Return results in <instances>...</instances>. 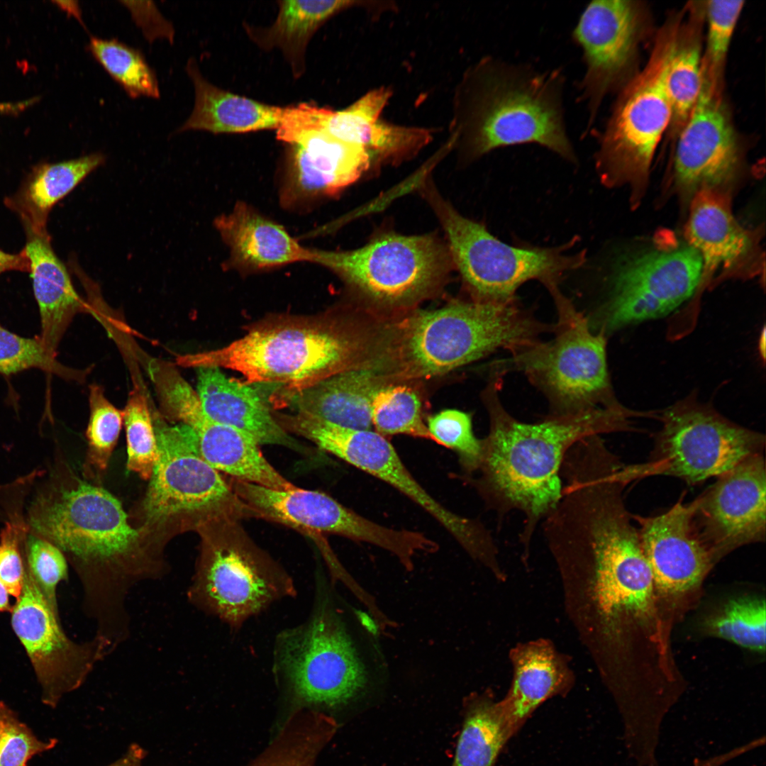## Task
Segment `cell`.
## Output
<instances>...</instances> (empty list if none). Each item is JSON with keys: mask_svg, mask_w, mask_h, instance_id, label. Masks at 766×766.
Returning <instances> with one entry per match:
<instances>
[{"mask_svg": "<svg viewBox=\"0 0 766 766\" xmlns=\"http://www.w3.org/2000/svg\"><path fill=\"white\" fill-rule=\"evenodd\" d=\"M25 521L71 560L96 634L110 639L126 635L130 591L162 570L146 543L150 533L132 526L121 502L108 491L78 479L44 484L30 501Z\"/></svg>", "mask_w": 766, "mask_h": 766, "instance_id": "6da1fadb", "label": "cell"}, {"mask_svg": "<svg viewBox=\"0 0 766 766\" xmlns=\"http://www.w3.org/2000/svg\"><path fill=\"white\" fill-rule=\"evenodd\" d=\"M501 376L496 372L487 391L489 431L482 439L478 477L470 481L499 521L513 511L523 514L519 541L527 560L538 526L561 498L560 470L568 450L589 436L629 431L635 415L618 405L524 423L501 403Z\"/></svg>", "mask_w": 766, "mask_h": 766, "instance_id": "7a4b0ae2", "label": "cell"}, {"mask_svg": "<svg viewBox=\"0 0 766 766\" xmlns=\"http://www.w3.org/2000/svg\"><path fill=\"white\" fill-rule=\"evenodd\" d=\"M618 482L596 479L565 491L541 523L544 539L560 560H577L592 577L593 596L606 622L650 614L651 570Z\"/></svg>", "mask_w": 766, "mask_h": 766, "instance_id": "3957f363", "label": "cell"}, {"mask_svg": "<svg viewBox=\"0 0 766 766\" xmlns=\"http://www.w3.org/2000/svg\"><path fill=\"white\" fill-rule=\"evenodd\" d=\"M564 82L559 70L482 59L464 80L457 138L473 157L535 143L576 161L565 122Z\"/></svg>", "mask_w": 766, "mask_h": 766, "instance_id": "277c9868", "label": "cell"}, {"mask_svg": "<svg viewBox=\"0 0 766 766\" xmlns=\"http://www.w3.org/2000/svg\"><path fill=\"white\" fill-rule=\"evenodd\" d=\"M555 325L540 323L516 304L472 301L420 311L399 325L393 343L397 373L432 377L498 349L533 343Z\"/></svg>", "mask_w": 766, "mask_h": 766, "instance_id": "5b68a950", "label": "cell"}, {"mask_svg": "<svg viewBox=\"0 0 766 766\" xmlns=\"http://www.w3.org/2000/svg\"><path fill=\"white\" fill-rule=\"evenodd\" d=\"M352 331L331 322H294L255 329L218 349L177 356L183 367L226 368L248 383L306 389L359 366L363 345Z\"/></svg>", "mask_w": 766, "mask_h": 766, "instance_id": "8992f818", "label": "cell"}, {"mask_svg": "<svg viewBox=\"0 0 766 766\" xmlns=\"http://www.w3.org/2000/svg\"><path fill=\"white\" fill-rule=\"evenodd\" d=\"M558 320L555 337L511 351L499 371L514 369L526 374L549 399L551 415H567L619 405L610 384L606 335L590 329L589 321L560 291L549 289Z\"/></svg>", "mask_w": 766, "mask_h": 766, "instance_id": "52a82bcc", "label": "cell"}, {"mask_svg": "<svg viewBox=\"0 0 766 766\" xmlns=\"http://www.w3.org/2000/svg\"><path fill=\"white\" fill-rule=\"evenodd\" d=\"M159 457L144 498V528L180 526L201 529L250 514L221 473L196 450L194 430L168 424L152 413Z\"/></svg>", "mask_w": 766, "mask_h": 766, "instance_id": "ba28073f", "label": "cell"}, {"mask_svg": "<svg viewBox=\"0 0 766 766\" xmlns=\"http://www.w3.org/2000/svg\"><path fill=\"white\" fill-rule=\"evenodd\" d=\"M203 545L187 592L196 607L238 628L273 601L294 596L290 577L226 519L199 531Z\"/></svg>", "mask_w": 766, "mask_h": 766, "instance_id": "9c48e42d", "label": "cell"}, {"mask_svg": "<svg viewBox=\"0 0 766 766\" xmlns=\"http://www.w3.org/2000/svg\"><path fill=\"white\" fill-rule=\"evenodd\" d=\"M423 193L447 237L454 268L479 301L506 303L524 282L537 279L548 289L558 286L563 275L579 267L581 253L567 255L562 248H523L492 235L487 228L461 215L426 183Z\"/></svg>", "mask_w": 766, "mask_h": 766, "instance_id": "30bf717a", "label": "cell"}, {"mask_svg": "<svg viewBox=\"0 0 766 766\" xmlns=\"http://www.w3.org/2000/svg\"><path fill=\"white\" fill-rule=\"evenodd\" d=\"M679 23L670 22L659 34L648 63L624 87L601 135L596 167L606 185L628 184L637 194L647 181L671 123L666 77Z\"/></svg>", "mask_w": 766, "mask_h": 766, "instance_id": "8fae6325", "label": "cell"}, {"mask_svg": "<svg viewBox=\"0 0 766 766\" xmlns=\"http://www.w3.org/2000/svg\"><path fill=\"white\" fill-rule=\"evenodd\" d=\"M763 434L727 419L709 405L689 396L666 409L648 461L623 465L626 485L645 477L665 475L698 484L762 453Z\"/></svg>", "mask_w": 766, "mask_h": 766, "instance_id": "7c38bea8", "label": "cell"}, {"mask_svg": "<svg viewBox=\"0 0 766 766\" xmlns=\"http://www.w3.org/2000/svg\"><path fill=\"white\" fill-rule=\"evenodd\" d=\"M313 253L312 262L328 268L365 296L388 305L431 295L454 267L447 244L433 234L387 231L357 249Z\"/></svg>", "mask_w": 766, "mask_h": 766, "instance_id": "4fadbf2b", "label": "cell"}, {"mask_svg": "<svg viewBox=\"0 0 766 766\" xmlns=\"http://www.w3.org/2000/svg\"><path fill=\"white\" fill-rule=\"evenodd\" d=\"M277 668L296 708H335L358 696L367 672L337 614L322 603L311 618L278 637Z\"/></svg>", "mask_w": 766, "mask_h": 766, "instance_id": "5bb4252c", "label": "cell"}, {"mask_svg": "<svg viewBox=\"0 0 766 766\" xmlns=\"http://www.w3.org/2000/svg\"><path fill=\"white\" fill-rule=\"evenodd\" d=\"M655 238L647 248L615 260L607 298L591 323L598 331L606 335L665 316L703 282L702 261L691 245L672 238Z\"/></svg>", "mask_w": 766, "mask_h": 766, "instance_id": "9a60e30c", "label": "cell"}, {"mask_svg": "<svg viewBox=\"0 0 766 766\" xmlns=\"http://www.w3.org/2000/svg\"><path fill=\"white\" fill-rule=\"evenodd\" d=\"M292 433L320 449L391 485L436 520L464 550L493 573L500 569L498 548L479 520L458 515L433 498L407 470L391 443L371 430H353L298 416Z\"/></svg>", "mask_w": 766, "mask_h": 766, "instance_id": "2e32d148", "label": "cell"}, {"mask_svg": "<svg viewBox=\"0 0 766 766\" xmlns=\"http://www.w3.org/2000/svg\"><path fill=\"white\" fill-rule=\"evenodd\" d=\"M231 487L250 516L313 533L341 535L376 545L394 555L406 570L427 546L426 535L372 521L326 493L294 487L277 489L233 479Z\"/></svg>", "mask_w": 766, "mask_h": 766, "instance_id": "e0dca14e", "label": "cell"}, {"mask_svg": "<svg viewBox=\"0 0 766 766\" xmlns=\"http://www.w3.org/2000/svg\"><path fill=\"white\" fill-rule=\"evenodd\" d=\"M10 614L13 631L40 687L41 700L50 707H56L65 695L79 688L113 650L97 635L87 641L72 640L26 569L21 594Z\"/></svg>", "mask_w": 766, "mask_h": 766, "instance_id": "ac0fdd59", "label": "cell"}, {"mask_svg": "<svg viewBox=\"0 0 766 766\" xmlns=\"http://www.w3.org/2000/svg\"><path fill=\"white\" fill-rule=\"evenodd\" d=\"M276 130L288 145L281 192L285 206L334 195L374 165L365 149L331 136L303 113L285 114Z\"/></svg>", "mask_w": 766, "mask_h": 766, "instance_id": "d6986e66", "label": "cell"}, {"mask_svg": "<svg viewBox=\"0 0 766 766\" xmlns=\"http://www.w3.org/2000/svg\"><path fill=\"white\" fill-rule=\"evenodd\" d=\"M721 85L703 70L699 98L677 133L674 181L687 195L693 196L703 189L721 190L740 168V144Z\"/></svg>", "mask_w": 766, "mask_h": 766, "instance_id": "ffe728a7", "label": "cell"}, {"mask_svg": "<svg viewBox=\"0 0 766 766\" xmlns=\"http://www.w3.org/2000/svg\"><path fill=\"white\" fill-rule=\"evenodd\" d=\"M644 23L635 1L596 0L587 5L572 31L585 65L579 84L589 126L604 97L623 79L634 58Z\"/></svg>", "mask_w": 766, "mask_h": 766, "instance_id": "44dd1931", "label": "cell"}, {"mask_svg": "<svg viewBox=\"0 0 766 766\" xmlns=\"http://www.w3.org/2000/svg\"><path fill=\"white\" fill-rule=\"evenodd\" d=\"M694 526L714 561L766 535V470L762 453L744 459L696 499Z\"/></svg>", "mask_w": 766, "mask_h": 766, "instance_id": "7402d4cb", "label": "cell"}, {"mask_svg": "<svg viewBox=\"0 0 766 766\" xmlns=\"http://www.w3.org/2000/svg\"><path fill=\"white\" fill-rule=\"evenodd\" d=\"M696 499L679 500L655 516H632L655 586L667 594H681L698 584L714 561L694 523Z\"/></svg>", "mask_w": 766, "mask_h": 766, "instance_id": "603a6c76", "label": "cell"}, {"mask_svg": "<svg viewBox=\"0 0 766 766\" xmlns=\"http://www.w3.org/2000/svg\"><path fill=\"white\" fill-rule=\"evenodd\" d=\"M686 242L699 255L703 282L755 272L758 255L751 233L733 216L721 190L703 189L692 196L685 226Z\"/></svg>", "mask_w": 766, "mask_h": 766, "instance_id": "cb8c5ba5", "label": "cell"}, {"mask_svg": "<svg viewBox=\"0 0 766 766\" xmlns=\"http://www.w3.org/2000/svg\"><path fill=\"white\" fill-rule=\"evenodd\" d=\"M392 92L379 88L368 92L341 111L316 107L318 126L331 136L365 149L374 164L409 159L431 140L429 131L388 124L381 113Z\"/></svg>", "mask_w": 766, "mask_h": 766, "instance_id": "d4e9b609", "label": "cell"}, {"mask_svg": "<svg viewBox=\"0 0 766 766\" xmlns=\"http://www.w3.org/2000/svg\"><path fill=\"white\" fill-rule=\"evenodd\" d=\"M206 421L235 428L260 445L301 449L282 428L254 384L227 377L220 368H197V391Z\"/></svg>", "mask_w": 766, "mask_h": 766, "instance_id": "484cf974", "label": "cell"}, {"mask_svg": "<svg viewBox=\"0 0 766 766\" xmlns=\"http://www.w3.org/2000/svg\"><path fill=\"white\" fill-rule=\"evenodd\" d=\"M215 225L230 250L227 267L252 272L312 262V249L301 246L284 226L245 202L216 218Z\"/></svg>", "mask_w": 766, "mask_h": 766, "instance_id": "4316f807", "label": "cell"}, {"mask_svg": "<svg viewBox=\"0 0 766 766\" xmlns=\"http://www.w3.org/2000/svg\"><path fill=\"white\" fill-rule=\"evenodd\" d=\"M381 387L374 369L357 366L281 399L294 413L345 428L371 430L372 401Z\"/></svg>", "mask_w": 766, "mask_h": 766, "instance_id": "83f0119b", "label": "cell"}, {"mask_svg": "<svg viewBox=\"0 0 766 766\" xmlns=\"http://www.w3.org/2000/svg\"><path fill=\"white\" fill-rule=\"evenodd\" d=\"M24 248L30 262L33 289L38 305L41 331L38 336L56 357L59 344L73 318L89 306L74 289L68 272L55 253L48 232H25Z\"/></svg>", "mask_w": 766, "mask_h": 766, "instance_id": "f1b7e54d", "label": "cell"}, {"mask_svg": "<svg viewBox=\"0 0 766 766\" xmlns=\"http://www.w3.org/2000/svg\"><path fill=\"white\" fill-rule=\"evenodd\" d=\"M511 660L513 681L499 706L512 737L541 704L567 692L572 679L560 655L545 641L531 642L516 648Z\"/></svg>", "mask_w": 766, "mask_h": 766, "instance_id": "f546056e", "label": "cell"}, {"mask_svg": "<svg viewBox=\"0 0 766 766\" xmlns=\"http://www.w3.org/2000/svg\"><path fill=\"white\" fill-rule=\"evenodd\" d=\"M186 70L194 84L195 100L192 113L179 132L193 130L215 134L240 133L277 128L283 107L213 85L203 77L194 59L189 60Z\"/></svg>", "mask_w": 766, "mask_h": 766, "instance_id": "4dcf8cb0", "label": "cell"}, {"mask_svg": "<svg viewBox=\"0 0 766 766\" xmlns=\"http://www.w3.org/2000/svg\"><path fill=\"white\" fill-rule=\"evenodd\" d=\"M193 429L197 453L218 472L272 489L296 487L273 467L264 457L260 445L248 433L210 421Z\"/></svg>", "mask_w": 766, "mask_h": 766, "instance_id": "1f68e13d", "label": "cell"}, {"mask_svg": "<svg viewBox=\"0 0 766 766\" xmlns=\"http://www.w3.org/2000/svg\"><path fill=\"white\" fill-rule=\"evenodd\" d=\"M104 160V155L94 153L74 160L38 165L17 192L4 199V204L18 216L25 232L45 233L48 218L55 204Z\"/></svg>", "mask_w": 766, "mask_h": 766, "instance_id": "d6a6232c", "label": "cell"}, {"mask_svg": "<svg viewBox=\"0 0 766 766\" xmlns=\"http://www.w3.org/2000/svg\"><path fill=\"white\" fill-rule=\"evenodd\" d=\"M361 3L355 1H278V14L267 28L245 23L250 38L264 50L279 48L289 62L295 77L305 70V55L309 40L329 18L339 11Z\"/></svg>", "mask_w": 766, "mask_h": 766, "instance_id": "836d02e7", "label": "cell"}, {"mask_svg": "<svg viewBox=\"0 0 766 766\" xmlns=\"http://www.w3.org/2000/svg\"><path fill=\"white\" fill-rule=\"evenodd\" d=\"M687 21L679 22L673 43L666 77L672 107L670 127L677 134L699 98L703 78L701 23L704 6H691Z\"/></svg>", "mask_w": 766, "mask_h": 766, "instance_id": "e575fe53", "label": "cell"}, {"mask_svg": "<svg viewBox=\"0 0 766 766\" xmlns=\"http://www.w3.org/2000/svg\"><path fill=\"white\" fill-rule=\"evenodd\" d=\"M338 728L335 719L320 709H295L272 740L247 766H316Z\"/></svg>", "mask_w": 766, "mask_h": 766, "instance_id": "d590c367", "label": "cell"}, {"mask_svg": "<svg viewBox=\"0 0 766 766\" xmlns=\"http://www.w3.org/2000/svg\"><path fill=\"white\" fill-rule=\"evenodd\" d=\"M464 721L452 766H494L511 738L499 702L488 692L472 694L463 704Z\"/></svg>", "mask_w": 766, "mask_h": 766, "instance_id": "8d00e7d4", "label": "cell"}, {"mask_svg": "<svg viewBox=\"0 0 766 766\" xmlns=\"http://www.w3.org/2000/svg\"><path fill=\"white\" fill-rule=\"evenodd\" d=\"M93 57L131 97L158 98L157 79L142 53L116 39L91 36Z\"/></svg>", "mask_w": 766, "mask_h": 766, "instance_id": "74e56055", "label": "cell"}, {"mask_svg": "<svg viewBox=\"0 0 766 766\" xmlns=\"http://www.w3.org/2000/svg\"><path fill=\"white\" fill-rule=\"evenodd\" d=\"M372 423L383 436L404 434L434 442L421 414L417 394L404 385L382 387L371 404Z\"/></svg>", "mask_w": 766, "mask_h": 766, "instance_id": "f35d334b", "label": "cell"}, {"mask_svg": "<svg viewBox=\"0 0 766 766\" xmlns=\"http://www.w3.org/2000/svg\"><path fill=\"white\" fill-rule=\"evenodd\" d=\"M765 602L755 597L730 600L706 623L709 632L743 648L764 652L765 649Z\"/></svg>", "mask_w": 766, "mask_h": 766, "instance_id": "ab89813d", "label": "cell"}, {"mask_svg": "<svg viewBox=\"0 0 766 766\" xmlns=\"http://www.w3.org/2000/svg\"><path fill=\"white\" fill-rule=\"evenodd\" d=\"M123 411L127 440V468L143 479H150L159 453L151 409L138 387L129 393Z\"/></svg>", "mask_w": 766, "mask_h": 766, "instance_id": "60d3db41", "label": "cell"}, {"mask_svg": "<svg viewBox=\"0 0 766 766\" xmlns=\"http://www.w3.org/2000/svg\"><path fill=\"white\" fill-rule=\"evenodd\" d=\"M147 370L164 417L192 428L204 421L196 391L173 364L151 358L148 361Z\"/></svg>", "mask_w": 766, "mask_h": 766, "instance_id": "b9f144b4", "label": "cell"}, {"mask_svg": "<svg viewBox=\"0 0 766 766\" xmlns=\"http://www.w3.org/2000/svg\"><path fill=\"white\" fill-rule=\"evenodd\" d=\"M21 550L26 570L50 608L60 616L57 587L68 577L65 555L26 523L21 534Z\"/></svg>", "mask_w": 766, "mask_h": 766, "instance_id": "7bdbcfd3", "label": "cell"}, {"mask_svg": "<svg viewBox=\"0 0 766 766\" xmlns=\"http://www.w3.org/2000/svg\"><path fill=\"white\" fill-rule=\"evenodd\" d=\"M89 418L86 431L88 462L98 471L108 467L123 421V411L106 397L101 386H89Z\"/></svg>", "mask_w": 766, "mask_h": 766, "instance_id": "ee69618b", "label": "cell"}, {"mask_svg": "<svg viewBox=\"0 0 766 766\" xmlns=\"http://www.w3.org/2000/svg\"><path fill=\"white\" fill-rule=\"evenodd\" d=\"M427 428L438 445L455 451L468 474L477 472L483 453L482 439L472 430L471 416L456 409L443 410L428 418Z\"/></svg>", "mask_w": 766, "mask_h": 766, "instance_id": "f6af8a7d", "label": "cell"}, {"mask_svg": "<svg viewBox=\"0 0 766 766\" xmlns=\"http://www.w3.org/2000/svg\"><path fill=\"white\" fill-rule=\"evenodd\" d=\"M36 368L65 379H79L78 371L60 364L38 335L26 338L0 325V373L9 376Z\"/></svg>", "mask_w": 766, "mask_h": 766, "instance_id": "bcb514c9", "label": "cell"}, {"mask_svg": "<svg viewBox=\"0 0 766 766\" xmlns=\"http://www.w3.org/2000/svg\"><path fill=\"white\" fill-rule=\"evenodd\" d=\"M744 4V1L713 0L704 5L707 31L703 67L715 79L722 80L727 53Z\"/></svg>", "mask_w": 766, "mask_h": 766, "instance_id": "7dc6e473", "label": "cell"}, {"mask_svg": "<svg viewBox=\"0 0 766 766\" xmlns=\"http://www.w3.org/2000/svg\"><path fill=\"white\" fill-rule=\"evenodd\" d=\"M55 739L39 740L17 714L0 701V766H27L33 756L52 749Z\"/></svg>", "mask_w": 766, "mask_h": 766, "instance_id": "c3c4849f", "label": "cell"}, {"mask_svg": "<svg viewBox=\"0 0 766 766\" xmlns=\"http://www.w3.org/2000/svg\"><path fill=\"white\" fill-rule=\"evenodd\" d=\"M24 524V517L12 512L0 533V581L16 599L21 594L26 574L21 550Z\"/></svg>", "mask_w": 766, "mask_h": 766, "instance_id": "681fc988", "label": "cell"}, {"mask_svg": "<svg viewBox=\"0 0 766 766\" xmlns=\"http://www.w3.org/2000/svg\"><path fill=\"white\" fill-rule=\"evenodd\" d=\"M9 271L30 272V262L24 248L18 253H9L0 248V274Z\"/></svg>", "mask_w": 766, "mask_h": 766, "instance_id": "f907efd6", "label": "cell"}, {"mask_svg": "<svg viewBox=\"0 0 766 766\" xmlns=\"http://www.w3.org/2000/svg\"><path fill=\"white\" fill-rule=\"evenodd\" d=\"M145 755L146 753L142 747L133 744L121 758L108 766H143Z\"/></svg>", "mask_w": 766, "mask_h": 766, "instance_id": "816d5d0a", "label": "cell"}, {"mask_svg": "<svg viewBox=\"0 0 766 766\" xmlns=\"http://www.w3.org/2000/svg\"><path fill=\"white\" fill-rule=\"evenodd\" d=\"M10 596L8 589L0 581V613L11 611L13 604L10 602Z\"/></svg>", "mask_w": 766, "mask_h": 766, "instance_id": "f5cc1de1", "label": "cell"}]
</instances>
